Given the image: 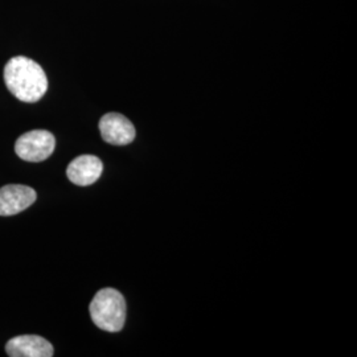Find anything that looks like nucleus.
Segmentation results:
<instances>
[{"label":"nucleus","mask_w":357,"mask_h":357,"mask_svg":"<svg viewBox=\"0 0 357 357\" xmlns=\"http://www.w3.org/2000/svg\"><path fill=\"white\" fill-rule=\"evenodd\" d=\"M36 199V191L28 185H4L0 188V216H15L29 208Z\"/></svg>","instance_id":"obj_4"},{"label":"nucleus","mask_w":357,"mask_h":357,"mask_svg":"<svg viewBox=\"0 0 357 357\" xmlns=\"http://www.w3.org/2000/svg\"><path fill=\"white\" fill-rule=\"evenodd\" d=\"M103 165L100 158L94 155H81L76 158L66 168L68 178L81 187L91 185L101 178Z\"/></svg>","instance_id":"obj_7"},{"label":"nucleus","mask_w":357,"mask_h":357,"mask_svg":"<svg viewBox=\"0 0 357 357\" xmlns=\"http://www.w3.org/2000/svg\"><path fill=\"white\" fill-rule=\"evenodd\" d=\"M6 352L11 357H52L53 345L38 335H22L6 344Z\"/></svg>","instance_id":"obj_6"},{"label":"nucleus","mask_w":357,"mask_h":357,"mask_svg":"<svg viewBox=\"0 0 357 357\" xmlns=\"http://www.w3.org/2000/svg\"><path fill=\"white\" fill-rule=\"evenodd\" d=\"M103 141L114 146H126L135 139V128L125 115L109 113L100 121Z\"/></svg>","instance_id":"obj_5"},{"label":"nucleus","mask_w":357,"mask_h":357,"mask_svg":"<svg viewBox=\"0 0 357 357\" xmlns=\"http://www.w3.org/2000/svg\"><path fill=\"white\" fill-rule=\"evenodd\" d=\"M93 323L103 331L119 332L126 321V301L115 289L106 287L94 295L89 307Z\"/></svg>","instance_id":"obj_2"},{"label":"nucleus","mask_w":357,"mask_h":357,"mask_svg":"<svg viewBox=\"0 0 357 357\" xmlns=\"http://www.w3.org/2000/svg\"><path fill=\"white\" fill-rule=\"evenodd\" d=\"M56 147L53 134L47 130H32L23 134L15 143V153L24 160L38 163L51 156Z\"/></svg>","instance_id":"obj_3"},{"label":"nucleus","mask_w":357,"mask_h":357,"mask_svg":"<svg viewBox=\"0 0 357 357\" xmlns=\"http://www.w3.org/2000/svg\"><path fill=\"white\" fill-rule=\"evenodd\" d=\"M4 82L22 102L35 103L48 90V78L43 68L24 56L13 57L4 66Z\"/></svg>","instance_id":"obj_1"}]
</instances>
